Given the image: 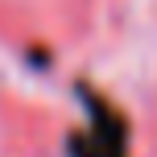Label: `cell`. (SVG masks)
<instances>
[{
    "instance_id": "1",
    "label": "cell",
    "mask_w": 157,
    "mask_h": 157,
    "mask_svg": "<svg viewBox=\"0 0 157 157\" xmlns=\"http://www.w3.org/2000/svg\"><path fill=\"white\" fill-rule=\"evenodd\" d=\"M75 157H124V124L103 103L91 108V128L75 141Z\"/></svg>"
}]
</instances>
